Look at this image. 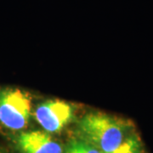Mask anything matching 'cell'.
I'll return each mask as SVG.
<instances>
[{
    "label": "cell",
    "instance_id": "obj_2",
    "mask_svg": "<svg viewBox=\"0 0 153 153\" xmlns=\"http://www.w3.org/2000/svg\"><path fill=\"white\" fill-rule=\"evenodd\" d=\"M32 110L29 95L18 88H5L0 92V123L20 130L28 124Z\"/></svg>",
    "mask_w": 153,
    "mask_h": 153
},
{
    "label": "cell",
    "instance_id": "obj_1",
    "mask_svg": "<svg viewBox=\"0 0 153 153\" xmlns=\"http://www.w3.org/2000/svg\"><path fill=\"white\" fill-rule=\"evenodd\" d=\"M82 140L102 153L112 152L134 134L126 121L102 113L85 115L78 123Z\"/></svg>",
    "mask_w": 153,
    "mask_h": 153
},
{
    "label": "cell",
    "instance_id": "obj_5",
    "mask_svg": "<svg viewBox=\"0 0 153 153\" xmlns=\"http://www.w3.org/2000/svg\"><path fill=\"white\" fill-rule=\"evenodd\" d=\"M66 153H102L84 140H73L66 149Z\"/></svg>",
    "mask_w": 153,
    "mask_h": 153
},
{
    "label": "cell",
    "instance_id": "obj_8",
    "mask_svg": "<svg viewBox=\"0 0 153 153\" xmlns=\"http://www.w3.org/2000/svg\"><path fill=\"white\" fill-rule=\"evenodd\" d=\"M0 153H3V152H1V151H0Z\"/></svg>",
    "mask_w": 153,
    "mask_h": 153
},
{
    "label": "cell",
    "instance_id": "obj_7",
    "mask_svg": "<svg viewBox=\"0 0 153 153\" xmlns=\"http://www.w3.org/2000/svg\"><path fill=\"white\" fill-rule=\"evenodd\" d=\"M134 153H143V151H142V149H141V146H140V148H138V149H137L136 151H135V152H134Z\"/></svg>",
    "mask_w": 153,
    "mask_h": 153
},
{
    "label": "cell",
    "instance_id": "obj_3",
    "mask_svg": "<svg viewBox=\"0 0 153 153\" xmlns=\"http://www.w3.org/2000/svg\"><path fill=\"white\" fill-rule=\"evenodd\" d=\"M35 118L45 131L57 133L63 129L73 117L71 105L60 100H48L38 105Z\"/></svg>",
    "mask_w": 153,
    "mask_h": 153
},
{
    "label": "cell",
    "instance_id": "obj_4",
    "mask_svg": "<svg viewBox=\"0 0 153 153\" xmlns=\"http://www.w3.org/2000/svg\"><path fill=\"white\" fill-rule=\"evenodd\" d=\"M18 146L23 153H62L60 143L43 131L23 132L18 137Z\"/></svg>",
    "mask_w": 153,
    "mask_h": 153
},
{
    "label": "cell",
    "instance_id": "obj_6",
    "mask_svg": "<svg viewBox=\"0 0 153 153\" xmlns=\"http://www.w3.org/2000/svg\"><path fill=\"white\" fill-rule=\"evenodd\" d=\"M140 146H141V144L138 136H136L135 134H133L117 149H116L112 152L110 153H134Z\"/></svg>",
    "mask_w": 153,
    "mask_h": 153
}]
</instances>
